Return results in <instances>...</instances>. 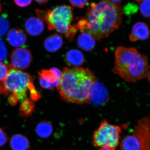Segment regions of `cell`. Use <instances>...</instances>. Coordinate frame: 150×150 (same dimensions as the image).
Wrapping results in <instances>:
<instances>
[{"label":"cell","instance_id":"14","mask_svg":"<svg viewBox=\"0 0 150 150\" xmlns=\"http://www.w3.org/2000/svg\"><path fill=\"white\" fill-rule=\"evenodd\" d=\"M10 144L13 150H27L30 147L29 140L21 134L13 135L11 138Z\"/></svg>","mask_w":150,"mask_h":150},{"label":"cell","instance_id":"33","mask_svg":"<svg viewBox=\"0 0 150 150\" xmlns=\"http://www.w3.org/2000/svg\"><path fill=\"white\" fill-rule=\"evenodd\" d=\"M110 1L116 4L121 5V2L123 0H110Z\"/></svg>","mask_w":150,"mask_h":150},{"label":"cell","instance_id":"24","mask_svg":"<svg viewBox=\"0 0 150 150\" xmlns=\"http://www.w3.org/2000/svg\"><path fill=\"white\" fill-rule=\"evenodd\" d=\"M7 51L5 45L0 38V62H4L7 57Z\"/></svg>","mask_w":150,"mask_h":150},{"label":"cell","instance_id":"10","mask_svg":"<svg viewBox=\"0 0 150 150\" xmlns=\"http://www.w3.org/2000/svg\"><path fill=\"white\" fill-rule=\"evenodd\" d=\"M108 99L107 89L101 83L96 80L90 91L89 102L96 105H101Z\"/></svg>","mask_w":150,"mask_h":150},{"label":"cell","instance_id":"26","mask_svg":"<svg viewBox=\"0 0 150 150\" xmlns=\"http://www.w3.org/2000/svg\"><path fill=\"white\" fill-rule=\"evenodd\" d=\"M28 90L30 92V97L32 100H37L40 99V94L35 89L33 84L29 87Z\"/></svg>","mask_w":150,"mask_h":150},{"label":"cell","instance_id":"28","mask_svg":"<svg viewBox=\"0 0 150 150\" xmlns=\"http://www.w3.org/2000/svg\"><path fill=\"white\" fill-rule=\"evenodd\" d=\"M7 141V135L4 129L0 128V148L5 144Z\"/></svg>","mask_w":150,"mask_h":150},{"label":"cell","instance_id":"17","mask_svg":"<svg viewBox=\"0 0 150 150\" xmlns=\"http://www.w3.org/2000/svg\"><path fill=\"white\" fill-rule=\"evenodd\" d=\"M63 45V40L60 35L54 34L46 38L44 46L47 51L51 53L59 50Z\"/></svg>","mask_w":150,"mask_h":150},{"label":"cell","instance_id":"22","mask_svg":"<svg viewBox=\"0 0 150 150\" xmlns=\"http://www.w3.org/2000/svg\"><path fill=\"white\" fill-rule=\"evenodd\" d=\"M13 69L11 65H7L0 62V82L5 79L9 72L11 69Z\"/></svg>","mask_w":150,"mask_h":150},{"label":"cell","instance_id":"8","mask_svg":"<svg viewBox=\"0 0 150 150\" xmlns=\"http://www.w3.org/2000/svg\"><path fill=\"white\" fill-rule=\"evenodd\" d=\"M32 60L31 52L26 48H16L11 54V66L16 69H26L29 67Z\"/></svg>","mask_w":150,"mask_h":150},{"label":"cell","instance_id":"6","mask_svg":"<svg viewBox=\"0 0 150 150\" xmlns=\"http://www.w3.org/2000/svg\"><path fill=\"white\" fill-rule=\"evenodd\" d=\"M121 133L120 126L112 125L103 120L92 137L94 146H106L115 149L119 144Z\"/></svg>","mask_w":150,"mask_h":150},{"label":"cell","instance_id":"30","mask_svg":"<svg viewBox=\"0 0 150 150\" xmlns=\"http://www.w3.org/2000/svg\"><path fill=\"white\" fill-rule=\"evenodd\" d=\"M9 102L12 105H15L18 102L19 100L17 97L14 94L11 93L8 98Z\"/></svg>","mask_w":150,"mask_h":150},{"label":"cell","instance_id":"21","mask_svg":"<svg viewBox=\"0 0 150 150\" xmlns=\"http://www.w3.org/2000/svg\"><path fill=\"white\" fill-rule=\"evenodd\" d=\"M141 13L146 18L150 17V0H143L139 2Z\"/></svg>","mask_w":150,"mask_h":150},{"label":"cell","instance_id":"7","mask_svg":"<svg viewBox=\"0 0 150 150\" xmlns=\"http://www.w3.org/2000/svg\"><path fill=\"white\" fill-rule=\"evenodd\" d=\"M150 120L149 117H145L138 121L133 135L139 142L140 150H150Z\"/></svg>","mask_w":150,"mask_h":150},{"label":"cell","instance_id":"16","mask_svg":"<svg viewBox=\"0 0 150 150\" xmlns=\"http://www.w3.org/2000/svg\"><path fill=\"white\" fill-rule=\"evenodd\" d=\"M78 46L84 51H90L94 48L96 45L95 38L88 33L82 32L78 38Z\"/></svg>","mask_w":150,"mask_h":150},{"label":"cell","instance_id":"18","mask_svg":"<svg viewBox=\"0 0 150 150\" xmlns=\"http://www.w3.org/2000/svg\"><path fill=\"white\" fill-rule=\"evenodd\" d=\"M53 126L51 122L47 121L39 122L36 126L35 131L38 137L43 139H46L53 134Z\"/></svg>","mask_w":150,"mask_h":150},{"label":"cell","instance_id":"9","mask_svg":"<svg viewBox=\"0 0 150 150\" xmlns=\"http://www.w3.org/2000/svg\"><path fill=\"white\" fill-rule=\"evenodd\" d=\"M38 74L40 86L43 88L49 89H53L59 85L62 76L61 71L56 68L41 70Z\"/></svg>","mask_w":150,"mask_h":150},{"label":"cell","instance_id":"11","mask_svg":"<svg viewBox=\"0 0 150 150\" xmlns=\"http://www.w3.org/2000/svg\"><path fill=\"white\" fill-rule=\"evenodd\" d=\"M149 36V27L145 23L138 22L133 26L129 36L130 40L133 42L139 40H146Z\"/></svg>","mask_w":150,"mask_h":150},{"label":"cell","instance_id":"15","mask_svg":"<svg viewBox=\"0 0 150 150\" xmlns=\"http://www.w3.org/2000/svg\"><path fill=\"white\" fill-rule=\"evenodd\" d=\"M67 64L71 67H80L84 62V57L80 51L72 49L67 52L66 56Z\"/></svg>","mask_w":150,"mask_h":150},{"label":"cell","instance_id":"34","mask_svg":"<svg viewBox=\"0 0 150 150\" xmlns=\"http://www.w3.org/2000/svg\"><path fill=\"white\" fill-rule=\"evenodd\" d=\"M2 11V6L1 4V2H0V13H1V12Z\"/></svg>","mask_w":150,"mask_h":150},{"label":"cell","instance_id":"4","mask_svg":"<svg viewBox=\"0 0 150 150\" xmlns=\"http://www.w3.org/2000/svg\"><path fill=\"white\" fill-rule=\"evenodd\" d=\"M36 13L39 19L46 22L49 30H55L65 34L69 40H71L79 30L77 25H71L74 13L71 6H57L53 9L47 11L36 9Z\"/></svg>","mask_w":150,"mask_h":150},{"label":"cell","instance_id":"19","mask_svg":"<svg viewBox=\"0 0 150 150\" xmlns=\"http://www.w3.org/2000/svg\"><path fill=\"white\" fill-rule=\"evenodd\" d=\"M120 147L121 150H140L139 142L134 135L125 137L121 141Z\"/></svg>","mask_w":150,"mask_h":150},{"label":"cell","instance_id":"32","mask_svg":"<svg viewBox=\"0 0 150 150\" xmlns=\"http://www.w3.org/2000/svg\"><path fill=\"white\" fill-rule=\"evenodd\" d=\"M99 150H115V149L111 148L108 147L101 146L100 147Z\"/></svg>","mask_w":150,"mask_h":150},{"label":"cell","instance_id":"5","mask_svg":"<svg viewBox=\"0 0 150 150\" xmlns=\"http://www.w3.org/2000/svg\"><path fill=\"white\" fill-rule=\"evenodd\" d=\"M33 84V79L29 74L12 69L5 79L0 82V93L4 94H14L22 102L27 99L28 90Z\"/></svg>","mask_w":150,"mask_h":150},{"label":"cell","instance_id":"12","mask_svg":"<svg viewBox=\"0 0 150 150\" xmlns=\"http://www.w3.org/2000/svg\"><path fill=\"white\" fill-rule=\"evenodd\" d=\"M7 39L11 46L13 47H21L25 44L27 40V36L22 30L14 28L9 31Z\"/></svg>","mask_w":150,"mask_h":150},{"label":"cell","instance_id":"25","mask_svg":"<svg viewBox=\"0 0 150 150\" xmlns=\"http://www.w3.org/2000/svg\"><path fill=\"white\" fill-rule=\"evenodd\" d=\"M123 10L126 14L130 15L137 12L138 10V7L134 3H129L124 7Z\"/></svg>","mask_w":150,"mask_h":150},{"label":"cell","instance_id":"27","mask_svg":"<svg viewBox=\"0 0 150 150\" xmlns=\"http://www.w3.org/2000/svg\"><path fill=\"white\" fill-rule=\"evenodd\" d=\"M88 0H69L70 3L74 6L82 8L85 6Z\"/></svg>","mask_w":150,"mask_h":150},{"label":"cell","instance_id":"2","mask_svg":"<svg viewBox=\"0 0 150 150\" xmlns=\"http://www.w3.org/2000/svg\"><path fill=\"white\" fill-rule=\"evenodd\" d=\"M96 80L94 75L88 69L66 67L57 88L62 99L67 102L88 103L90 91Z\"/></svg>","mask_w":150,"mask_h":150},{"label":"cell","instance_id":"31","mask_svg":"<svg viewBox=\"0 0 150 150\" xmlns=\"http://www.w3.org/2000/svg\"><path fill=\"white\" fill-rule=\"evenodd\" d=\"M36 2L40 5H45L48 2L49 0H34Z\"/></svg>","mask_w":150,"mask_h":150},{"label":"cell","instance_id":"20","mask_svg":"<svg viewBox=\"0 0 150 150\" xmlns=\"http://www.w3.org/2000/svg\"><path fill=\"white\" fill-rule=\"evenodd\" d=\"M35 105L30 99H26L22 102L20 106V112L22 116L28 117L31 116L35 111Z\"/></svg>","mask_w":150,"mask_h":150},{"label":"cell","instance_id":"1","mask_svg":"<svg viewBox=\"0 0 150 150\" xmlns=\"http://www.w3.org/2000/svg\"><path fill=\"white\" fill-rule=\"evenodd\" d=\"M123 10L121 5L110 0H100L88 8L86 19L78 23L79 29L90 34L97 40L107 37L120 26Z\"/></svg>","mask_w":150,"mask_h":150},{"label":"cell","instance_id":"3","mask_svg":"<svg viewBox=\"0 0 150 150\" xmlns=\"http://www.w3.org/2000/svg\"><path fill=\"white\" fill-rule=\"evenodd\" d=\"M114 74L129 82L149 76V59L133 48L119 47L115 53Z\"/></svg>","mask_w":150,"mask_h":150},{"label":"cell","instance_id":"13","mask_svg":"<svg viewBox=\"0 0 150 150\" xmlns=\"http://www.w3.org/2000/svg\"><path fill=\"white\" fill-rule=\"evenodd\" d=\"M25 28L28 33L32 36L40 35L44 30V25L42 20L35 17L28 18L25 23Z\"/></svg>","mask_w":150,"mask_h":150},{"label":"cell","instance_id":"23","mask_svg":"<svg viewBox=\"0 0 150 150\" xmlns=\"http://www.w3.org/2000/svg\"><path fill=\"white\" fill-rule=\"evenodd\" d=\"M9 23L4 15L0 16V36L5 35L9 27Z\"/></svg>","mask_w":150,"mask_h":150},{"label":"cell","instance_id":"35","mask_svg":"<svg viewBox=\"0 0 150 150\" xmlns=\"http://www.w3.org/2000/svg\"><path fill=\"white\" fill-rule=\"evenodd\" d=\"M134 1H137L139 2H140L142 1H143V0H134Z\"/></svg>","mask_w":150,"mask_h":150},{"label":"cell","instance_id":"29","mask_svg":"<svg viewBox=\"0 0 150 150\" xmlns=\"http://www.w3.org/2000/svg\"><path fill=\"white\" fill-rule=\"evenodd\" d=\"M18 6L20 7H25L29 6L32 2V0H13Z\"/></svg>","mask_w":150,"mask_h":150}]
</instances>
